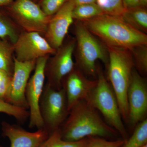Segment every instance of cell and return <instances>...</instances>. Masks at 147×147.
<instances>
[{
	"label": "cell",
	"instance_id": "f1b7e54d",
	"mask_svg": "<svg viewBox=\"0 0 147 147\" xmlns=\"http://www.w3.org/2000/svg\"><path fill=\"white\" fill-rule=\"evenodd\" d=\"M96 0H72L75 6L84 4L92 3H96Z\"/></svg>",
	"mask_w": 147,
	"mask_h": 147
},
{
	"label": "cell",
	"instance_id": "f546056e",
	"mask_svg": "<svg viewBox=\"0 0 147 147\" xmlns=\"http://www.w3.org/2000/svg\"><path fill=\"white\" fill-rule=\"evenodd\" d=\"M12 1L13 0H0V8L9 5Z\"/></svg>",
	"mask_w": 147,
	"mask_h": 147
},
{
	"label": "cell",
	"instance_id": "ffe728a7",
	"mask_svg": "<svg viewBox=\"0 0 147 147\" xmlns=\"http://www.w3.org/2000/svg\"><path fill=\"white\" fill-rule=\"evenodd\" d=\"M104 14L96 3L75 6L72 12L74 20L84 21Z\"/></svg>",
	"mask_w": 147,
	"mask_h": 147
},
{
	"label": "cell",
	"instance_id": "8992f818",
	"mask_svg": "<svg viewBox=\"0 0 147 147\" xmlns=\"http://www.w3.org/2000/svg\"><path fill=\"white\" fill-rule=\"evenodd\" d=\"M39 109L43 129L49 135L60 129L69 113L64 90H56L45 84L40 100Z\"/></svg>",
	"mask_w": 147,
	"mask_h": 147
},
{
	"label": "cell",
	"instance_id": "1f68e13d",
	"mask_svg": "<svg viewBox=\"0 0 147 147\" xmlns=\"http://www.w3.org/2000/svg\"><path fill=\"white\" fill-rule=\"evenodd\" d=\"M142 147H147V144L145 145V146H144Z\"/></svg>",
	"mask_w": 147,
	"mask_h": 147
},
{
	"label": "cell",
	"instance_id": "2e32d148",
	"mask_svg": "<svg viewBox=\"0 0 147 147\" xmlns=\"http://www.w3.org/2000/svg\"><path fill=\"white\" fill-rule=\"evenodd\" d=\"M120 17L131 26L146 34L147 11L145 7L139 6L125 9Z\"/></svg>",
	"mask_w": 147,
	"mask_h": 147
},
{
	"label": "cell",
	"instance_id": "4dcf8cb0",
	"mask_svg": "<svg viewBox=\"0 0 147 147\" xmlns=\"http://www.w3.org/2000/svg\"><path fill=\"white\" fill-rule=\"evenodd\" d=\"M140 6L146 8L147 6V0H139Z\"/></svg>",
	"mask_w": 147,
	"mask_h": 147
},
{
	"label": "cell",
	"instance_id": "484cf974",
	"mask_svg": "<svg viewBox=\"0 0 147 147\" xmlns=\"http://www.w3.org/2000/svg\"><path fill=\"white\" fill-rule=\"evenodd\" d=\"M67 0H41L39 6L48 16H53Z\"/></svg>",
	"mask_w": 147,
	"mask_h": 147
},
{
	"label": "cell",
	"instance_id": "6da1fadb",
	"mask_svg": "<svg viewBox=\"0 0 147 147\" xmlns=\"http://www.w3.org/2000/svg\"><path fill=\"white\" fill-rule=\"evenodd\" d=\"M60 131L62 139L72 142L91 137L116 140L119 135L86 100L79 101L70 109Z\"/></svg>",
	"mask_w": 147,
	"mask_h": 147
},
{
	"label": "cell",
	"instance_id": "5b68a950",
	"mask_svg": "<svg viewBox=\"0 0 147 147\" xmlns=\"http://www.w3.org/2000/svg\"><path fill=\"white\" fill-rule=\"evenodd\" d=\"M97 84L86 100L103 116L105 122L117 131L124 141L128 138L115 92L102 69L97 67Z\"/></svg>",
	"mask_w": 147,
	"mask_h": 147
},
{
	"label": "cell",
	"instance_id": "d6a6232c",
	"mask_svg": "<svg viewBox=\"0 0 147 147\" xmlns=\"http://www.w3.org/2000/svg\"><path fill=\"white\" fill-rule=\"evenodd\" d=\"M33 1H37V0H32Z\"/></svg>",
	"mask_w": 147,
	"mask_h": 147
},
{
	"label": "cell",
	"instance_id": "603a6c76",
	"mask_svg": "<svg viewBox=\"0 0 147 147\" xmlns=\"http://www.w3.org/2000/svg\"><path fill=\"white\" fill-rule=\"evenodd\" d=\"M96 3L108 15L120 16L125 9L123 0H96Z\"/></svg>",
	"mask_w": 147,
	"mask_h": 147
},
{
	"label": "cell",
	"instance_id": "cb8c5ba5",
	"mask_svg": "<svg viewBox=\"0 0 147 147\" xmlns=\"http://www.w3.org/2000/svg\"><path fill=\"white\" fill-rule=\"evenodd\" d=\"M0 113L12 116L20 122H24L29 117V112L27 110L11 105L1 99Z\"/></svg>",
	"mask_w": 147,
	"mask_h": 147
},
{
	"label": "cell",
	"instance_id": "83f0119b",
	"mask_svg": "<svg viewBox=\"0 0 147 147\" xmlns=\"http://www.w3.org/2000/svg\"><path fill=\"white\" fill-rule=\"evenodd\" d=\"M125 9L140 6L139 0H123Z\"/></svg>",
	"mask_w": 147,
	"mask_h": 147
},
{
	"label": "cell",
	"instance_id": "3957f363",
	"mask_svg": "<svg viewBox=\"0 0 147 147\" xmlns=\"http://www.w3.org/2000/svg\"><path fill=\"white\" fill-rule=\"evenodd\" d=\"M109 61L108 80L112 87L118 102L123 120L128 122L129 111L127 90L134 68L131 51L120 47H107Z\"/></svg>",
	"mask_w": 147,
	"mask_h": 147
},
{
	"label": "cell",
	"instance_id": "7c38bea8",
	"mask_svg": "<svg viewBox=\"0 0 147 147\" xmlns=\"http://www.w3.org/2000/svg\"><path fill=\"white\" fill-rule=\"evenodd\" d=\"M36 61L20 62L14 58V68L6 102L28 110L26 97L27 84L31 74L35 67Z\"/></svg>",
	"mask_w": 147,
	"mask_h": 147
},
{
	"label": "cell",
	"instance_id": "7402d4cb",
	"mask_svg": "<svg viewBox=\"0 0 147 147\" xmlns=\"http://www.w3.org/2000/svg\"><path fill=\"white\" fill-rule=\"evenodd\" d=\"M134 67L140 74L146 75L147 73V45H139L130 50Z\"/></svg>",
	"mask_w": 147,
	"mask_h": 147
},
{
	"label": "cell",
	"instance_id": "4fadbf2b",
	"mask_svg": "<svg viewBox=\"0 0 147 147\" xmlns=\"http://www.w3.org/2000/svg\"><path fill=\"white\" fill-rule=\"evenodd\" d=\"M75 6L72 0H67L51 16L44 38L55 50H57L63 44L69 27L73 23L72 12Z\"/></svg>",
	"mask_w": 147,
	"mask_h": 147
},
{
	"label": "cell",
	"instance_id": "ac0fdd59",
	"mask_svg": "<svg viewBox=\"0 0 147 147\" xmlns=\"http://www.w3.org/2000/svg\"><path fill=\"white\" fill-rule=\"evenodd\" d=\"M18 27L5 11H0V38L15 43L20 33Z\"/></svg>",
	"mask_w": 147,
	"mask_h": 147
},
{
	"label": "cell",
	"instance_id": "30bf717a",
	"mask_svg": "<svg viewBox=\"0 0 147 147\" xmlns=\"http://www.w3.org/2000/svg\"><path fill=\"white\" fill-rule=\"evenodd\" d=\"M129 115L127 123L134 129L146 119L147 114V85L144 78L133 69L127 93Z\"/></svg>",
	"mask_w": 147,
	"mask_h": 147
},
{
	"label": "cell",
	"instance_id": "d4e9b609",
	"mask_svg": "<svg viewBox=\"0 0 147 147\" xmlns=\"http://www.w3.org/2000/svg\"><path fill=\"white\" fill-rule=\"evenodd\" d=\"M88 137V142L85 147H121L124 141L122 139L110 140L100 137Z\"/></svg>",
	"mask_w": 147,
	"mask_h": 147
},
{
	"label": "cell",
	"instance_id": "ba28073f",
	"mask_svg": "<svg viewBox=\"0 0 147 147\" xmlns=\"http://www.w3.org/2000/svg\"><path fill=\"white\" fill-rule=\"evenodd\" d=\"M75 45V38L63 43L46 63L45 74L47 84L55 89L62 88L63 79L75 67L73 59Z\"/></svg>",
	"mask_w": 147,
	"mask_h": 147
},
{
	"label": "cell",
	"instance_id": "277c9868",
	"mask_svg": "<svg viewBox=\"0 0 147 147\" xmlns=\"http://www.w3.org/2000/svg\"><path fill=\"white\" fill-rule=\"evenodd\" d=\"M76 45L75 65L86 76H96L97 67L96 62L102 61L106 67L109 55L106 45L85 26L77 21L74 25Z\"/></svg>",
	"mask_w": 147,
	"mask_h": 147
},
{
	"label": "cell",
	"instance_id": "8fae6325",
	"mask_svg": "<svg viewBox=\"0 0 147 147\" xmlns=\"http://www.w3.org/2000/svg\"><path fill=\"white\" fill-rule=\"evenodd\" d=\"M13 46L14 59L24 62L54 55L57 51L42 35L36 32L21 33Z\"/></svg>",
	"mask_w": 147,
	"mask_h": 147
},
{
	"label": "cell",
	"instance_id": "52a82bcc",
	"mask_svg": "<svg viewBox=\"0 0 147 147\" xmlns=\"http://www.w3.org/2000/svg\"><path fill=\"white\" fill-rule=\"evenodd\" d=\"M5 7V13L24 31L45 34L52 16L46 15L32 0H15Z\"/></svg>",
	"mask_w": 147,
	"mask_h": 147
},
{
	"label": "cell",
	"instance_id": "e0dca14e",
	"mask_svg": "<svg viewBox=\"0 0 147 147\" xmlns=\"http://www.w3.org/2000/svg\"><path fill=\"white\" fill-rule=\"evenodd\" d=\"M14 49L9 40L0 38V69L13 75L14 68Z\"/></svg>",
	"mask_w": 147,
	"mask_h": 147
},
{
	"label": "cell",
	"instance_id": "d6986e66",
	"mask_svg": "<svg viewBox=\"0 0 147 147\" xmlns=\"http://www.w3.org/2000/svg\"><path fill=\"white\" fill-rule=\"evenodd\" d=\"M147 144V119L139 123L121 147H142Z\"/></svg>",
	"mask_w": 147,
	"mask_h": 147
},
{
	"label": "cell",
	"instance_id": "5bb4252c",
	"mask_svg": "<svg viewBox=\"0 0 147 147\" xmlns=\"http://www.w3.org/2000/svg\"><path fill=\"white\" fill-rule=\"evenodd\" d=\"M97 84L90 80L76 66L65 77L62 84L66 96L69 111L77 102L86 100Z\"/></svg>",
	"mask_w": 147,
	"mask_h": 147
},
{
	"label": "cell",
	"instance_id": "9a60e30c",
	"mask_svg": "<svg viewBox=\"0 0 147 147\" xmlns=\"http://www.w3.org/2000/svg\"><path fill=\"white\" fill-rule=\"evenodd\" d=\"M2 135L8 138L10 147H39L49 135L43 128L30 132L18 125L2 123Z\"/></svg>",
	"mask_w": 147,
	"mask_h": 147
},
{
	"label": "cell",
	"instance_id": "836d02e7",
	"mask_svg": "<svg viewBox=\"0 0 147 147\" xmlns=\"http://www.w3.org/2000/svg\"><path fill=\"white\" fill-rule=\"evenodd\" d=\"M0 147H3L2 146H1V145H0Z\"/></svg>",
	"mask_w": 147,
	"mask_h": 147
},
{
	"label": "cell",
	"instance_id": "44dd1931",
	"mask_svg": "<svg viewBox=\"0 0 147 147\" xmlns=\"http://www.w3.org/2000/svg\"><path fill=\"white\" fill-rule=\"evenodd\" d=\"M88 142V137L77 142L65 141L61 137L60 129L49 135L39 147H85Z\"/></svg>",
	"mask_w": 147,
	"mask_h": 147
},
{
	"label": "cell",
	"instance_id": "9c48e42d",
	"mask_svg": "<svg viewBox=\"0 0 147 147\" xmlns=\"http://www.w3.org/2000/svg\"><path fill=\"white\" fill-rule=\"evenodd\" d=\"M49 58L50 56H46L36 60L34 73L27 84L26 97L30 110L29 127L30 128H43L39 103L45 86V65Z\"/></svg>",
	"mask_w": 147,
	"mask_h": 147
},
{
	"label": "cell",
	"instance_id": "4316f807",
	"mask_svg": "<svg viewBox=\"0 0 147 147\" xmlns=\"http://www.w3.org/2000/svg\"><path fill=\"white\" fill-rule=\"evenodd\" d=\"M12 76L0 69V99L5 101Z\"/></svg>",
	"mask_w": 147,
	"mask_h": 147
},
{
	"label": "cell",
	"instance_id": "7a4b0ae2",
	"mask_svg": "<svg viewBox=\"0 0 147 147\" xmlns=\"http://www.w3.org/2000/svg\"><path fill=\"white\" fill-rule=\"evenodd\" d=\"M81 22L106 47L130 50L136 46L147 45L146 34L131 26L120 16L103 14Z\"/></svg>",
	"mask_w": 147,
	"mask_h": 147
}]
</instances>
